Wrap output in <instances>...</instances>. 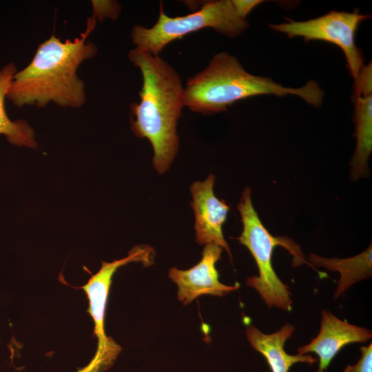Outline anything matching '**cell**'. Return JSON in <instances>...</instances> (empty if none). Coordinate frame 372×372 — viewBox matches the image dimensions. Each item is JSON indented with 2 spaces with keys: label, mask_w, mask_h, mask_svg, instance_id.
<instances>
[{
  "label": "cell",
  "mask_w": 372,
  "mask_h": 372,
  "mask_svg": "<svg viewBox=\"0 0 372 372\" xmlns=\"http://www.w3.org/2000/svg\"><path fill=\"white\" fill-rule=\"evenodd\" d=\"M248 26L247 19L239 14L232 0L206 1L198 10L175 17L167 16L161 3L156 23L151 28L134 25L131 38L136 48L159 55L169 43L204 28H210L224 36L234 38L242 34Z\"/></svg>",
  "instance_id": "cell-5"
},
{
  "label": "cell",
  "mask_w": 372,
  "mask_h": 372,
  "mask_svg": "<svg viewBox=\"0 0 372 372\" xmlns=\"http://www.w3.org/2000/svg\"><path fill=\"white\" fill-rule=\"evenodd\" d=\"M96 23L90 17L85 31L72 41L63 42L52 34L41 43L31 62L14 74L6 98L17 107H43L51 102L64 107H81L86 94L76 70L97 53L96 45L87 40Z\"/></svg>",
  "instance_id": "cell-1"
},
{
  "label": "cell",
  "mask_w": 372,
  "mask_h": 372,
  "mask_svg": "<svg viewBox=\"0 0 372 372\" xmlns=\"http://www.w3.org/2000/svg\"><path fill=\"white\" fill-rule=\"evenodd\" d=\"M355 99V152L351 161V178L356 180L369 176V158L372 151V68L364 65L357 90Z\"/></svg>",
  "instance_id": "cell-11"
},
{
  "label": "cell",
  "mask_w": 372,
  "mask_h": 372,
  "mask_svg": "<svg viewBox=\"0 0 372 372\" xmlns=\"http://www.w3.org/2000/svg\"><path fill=\"white\" fill-rule=\"evenodd\" d=\"M263 1L260 0H232V3L239 13L245 19H247L249 13Z\"/></svg>",
  "instance_id": "cell-17"
},
{
  "label": "cell",
  "mask_w": 372,
  "mask_h": 372,
  "mask_svg": "<svg viewBox=\"0 0 372 372\" xmlns=\"http://www.w3.org/2000/svg\"><path fill=\"white\" fill-rule=\"evenodd\" d=\"M93 15L96 20L102 21L105 18L116 19L119 15L121 6L118 2L112 1H92Z\"/></svg>",
  "instance_id": "cell-15"
},
{
  "label": "cell",
  "mask_w": 372,
  "mask_h": 372,
  "mask_svg": "<svg viewBox=\"0 0 372 372\" xmlns=\"http://www.w3.org/2000/svg\"><path fill=\"white\" fill-rule=\"evenodd\" d=\"M154 251L148 245L134 247L128 256L110 262H102L99 271L83 286L90 302L89 311L94 322L98 339L97 349L92 361L77 372H104L114 363L121 351L120 345L105 333V311L114 273L118 268L132 262H141L144 266L154 263Z\"/></svg>",
  "instance_id": "cell-6"
},
{
  "label": "cell",
  "mask_w": 372,
  "mask_h": 372,
  "mask_svg": "<svg viewBox=\"0 0 372 372\" xmlns=\"http://www.w3.org/2000/svg\"><path fill=\"white\" fill-rule=\"evenodd\" d=\"M361 358L354 365H347L343 372H372V344L360 347Z\"/></svg>",
  "instance_id": "cell-16"
},
{
  "label": "cell",
  "mask_w": 372,
  "mask_h": 372,
  "mask_svg": "<svg viewBox=\"0 0 372 372\" xmlns=\"http://www.w3.org/2000/svg\"><path fill=\"white\" fill-rule=\"evenodd\" d=\"M128 58L143 79L140 101L130 105V127L136 136L149 141L153 166L163 174L178 150L176 127L185 107V87L176 70L159 55L136 47Z\"/></svg>",
  "instance_id": "cell-2"
},
{
  "label": "cell",
  "mask_w": 372,
  "mask_h": 372,
  "mask_svg": "<svg viewBox=\"0 0 372 372\" xmlns=\"http://www.w3.org/2000/svg\"><path fill=\"white\" fill-rule=\"evenodd\" d=\"M367 329L341 320L330 311H322L320 329L318 335L304 346L298 348V353H315L319 359L316 372H324L332 360L344 346L364 342L371 338Z\"/></svg>",
  "instance_id": "cell-10"
},
{
  "label": "cell",
  "mask_w": 372,
  "mask_h": 372,
  "mask_svg": "<svg viewBox=\"0 0 372 372\" xmlns=\"http://www.w3.org/2000/svg\"><path fill=\"white\" fill-rule=\"evenodd\" d=\"M311 265L337 271L340 274L334 297L338 298L355 282L367 279L372 275L371 245L363 252L348 258H327L310 254L308 256Z\"/></svg>",
  "instance_id": "cell-13"
},
{
  "label": "cell",
  "mask_w": 372,
  "mask_h": 372,
  "mask_svg": "<svg viewBox=\"0 0 372 372\" xmlns=\"http://www.w3.org/2000/svg\"><path fill=\"white\" fill-rule=\"evenodd\" d=\"M223 248L215 244H207L201 260L193 267L181 270L172 267L169 277L177 285L178 298L183 304L192 302L204 294L223 296L237 290L238 285L229 286L219 281L216 263L220 258Z\"/></svg>",
  "instance_id": "cell-8"
},
{
  "label": "cell",
  "mask_w": 372,
  "mask_h": 372,
  "mask_svg": "<svg viewBox=\"0 0 372 372\" xmlns=\"http://www.w3.org/2000/svg\"><path fill=\"white\" fill-rule=\"evenodd\" d=\"M184 87L185 106L205 115L225 111L239 101L262 94L296 95L319 107L324 94L313 80L303 87L293 88L269 77L250 74L236 56L227 52L216 54L203 70L187 80Z\"/></svg>",
  "instance_id": "cell-3"
},
{
  "label": "cell",
  "mask_w": 372,
  "mask_h": 372,
  "mask_svg": "<svg viewBox=\"0 0 372 372\" xmlns=\"http://www.w3.org/2000/svg\"><path fill=\"white\" fill-rule=\"evenodd\" d=\"M251 190L246 187L242 192L237 208L242 223V231L236 239L245 245L253 256L258 269V276L247 278V285L254 288L269 308L276 307L291 311L293 301L288 285L276 275L272 266L273 249L280 245L293 256L296 265L307 264L298 245L284 236H272L262 223L251 201Z\"/></svg>",
  "instance_id": "cell-4"
},
{
  "label": "cell",
  "mask_w": 372,
  "mask_h": 372,
  "mask_svg": "<svg viewBox=\"0 0 372 372\" xmlns=\"http://www.w3.org/2000/svg\"><path fill=\"white\" fill-rule=\"evenodd\" d=\"M214 182L215 177L211 174L205 180L196 181L190 187L191 205L195 216L196 240L200 245H217L225 249L231 258L222 230L229 206L215 196Z\"/></svg>",
  "instance_id": "cell-9"
},
{
  "label": "cell",
  "mask_w": 372,
  "mask_h": 372,
  "mask_svg": "<svg viewBox=\"0 0 372 372\" xmlns=\"http://www.w3.org/2000/svg\"><path fill=\"white\" fill-rule=\"evenodd\" d=\"M294 330L292 324L286 323L278 331L267 334L250 325L247 328L246 334L251 347L265 358L271 372H289L296 363L313 364L318 361L310 355H290L285 351V343Z\"/></svg>",
  "instance_id": "cell-12"
},
{
  "label": "cell",
  "mask_w": 372,
  "mask_h": 372,
  "mask_svg": "<svg viewBox=\"0 0 372 372\" xmlns=\"http://www.w3.org/2000/svg\"><path fill=\"white\" fill-rule=\"evenodd\" d=\"M370 17L358 10L353 12L333 10L318 18L303 21L289 19L286 23L271 24L269 28L289 37H302L304 41L320 40L338 46L344 53L356 90L364 65L362 53L355 44V33L360 23Z\"/></svg>",
  "instance_id": "cell-7"
},
{
  "label": "cell",
  "mask_w": 372,
  "mask_h": 372,
  "mask_svg": "<svg viewBox=\"0 0 372 372\" xmlns=\"http://www.w3.org/2000/svg\"><path fill=\"white\" fill-rule=\"evenodd\" d=\"M17 69L13 63L0 68V134L4 135L12 145L36 148L35 133L24 119L11 120L6 111L5 99Z\"/></svg>",
  "instance_id": "cell-14"
}]
</instances>
